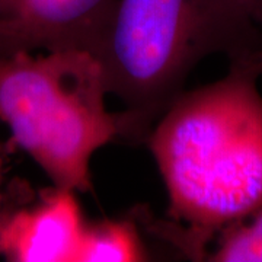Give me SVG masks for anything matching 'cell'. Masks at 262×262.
Listing matches in <instances>:
<instances>
[{
	"mask_svg": "<svg viewBox=\"0 0 262 262\" xmlns=\"http://www.w3.org/2000/svg\"><path fill=\"white\" fill-rule=\"evenodd\" d=\"M76 191L53 187L0 219V255L15 262H76L86 222Z\"/></svg>",
	"mask_w": 262,
	"mask_h": 262,
	"instance_id": "cell-5",
	"label": "cell"
},
{
	"mask_svg": "<svg viewBox=\"0 0 262 262\" xmlns=\"http://www.w3.org/2000/svg\"><path fill=\"white\" fill-rule=\"evenodd\" d=\"M117 0H0V60L18 53L92 51Z\"/></svg>",
	"mask_w": 262,
	"mask_h": 262,
	"instance_id": "cell-4",
	"label": "cell"
},
{
	"mask_svg": "<svg viewBox=\"0 0 262 262\" xmlns=\"http://www.w3.org/2000/svg\"><path fill=\"white\" fill-rule=\"evenodd\" d=\"M102 66L86 50L18 53L0 60V120L53 185L88 192L91 160L122 139Z\"/></svg>",
	"mask_w": 262,
	"mask_h": 262,
	"instance_id": "cell-3",
	"label": "cell"
},
{
	"mask_svg": "<svg viewBox=\"0 0 262 262\" xmlns=\"http://www.w3.org/2000/svg\"><path fill=\"white\" fill-rule=\"evenodd\" d=\"M147 259L134 222L103 220L84 225L76 262H137Z\"/></svg>",
	"mask_w": 262,
	"mask_h": 262,
	"instance_id": "cell-6",
	"label": "cell"
},
{
	"mask_svg": "<svg viewBox=\"0 0 262 262\" xmlns=\"http://www.w3.org/2000/svg\"><path fill=\"white\" fill-rule=\"evenodd\" d=\"M229 63L220 80L178 95L144 141L168 192L170 222L156 232L196 261L262 208V56Z\"/></svg>",
	"mask_w": 262,
	"mask_h": 262,
	"instance_id": "cell-1",
	"label": "cell"
},
{
	"mask_svg": "<svg viewBox=\"0 0 262 262\" xmlns=\"http://www.w3.org/2000/svg\"><path fill=\"white\" fill-rule=\"evenodd\" d=\"M204 261L262 262V208L248 220L223 230Z\"/></svg>",
	"mask_w": 262,
	"mask_h": 262,
	"instance_id": "cell-7",
	"label": "cell"
},
{
	"mask_svg": "<svg viewBox=\"0 0 262 262\" xmlns=\"http://www.w3.org/2000/svg\"><path fill=\"white\" fill-rule=\"evenodd\" d=\"M91 54L124 103L122 139L141 143L200 61L262 56V28L234 0H117Z\"/></svg>",
	"mask_w": 262,
	"mask_h": 262,
	"instance_id": "cell-2",
	"label": "cell"
},
{
	"mask_svg": "<svg viewBox=\"0 0 262 262\" xmlns=\"http://www.w3.org/2000/svg\"><path fill=\"white\" fill-rule=\"evenodd\" d=\"M239 9L262 28V0H234Z\"/></svg>",
	"mask_w": 262,
	"mask_h": 262,
	"instance_id": "cell-8",
	"label": "cell"
}]
</instances>
